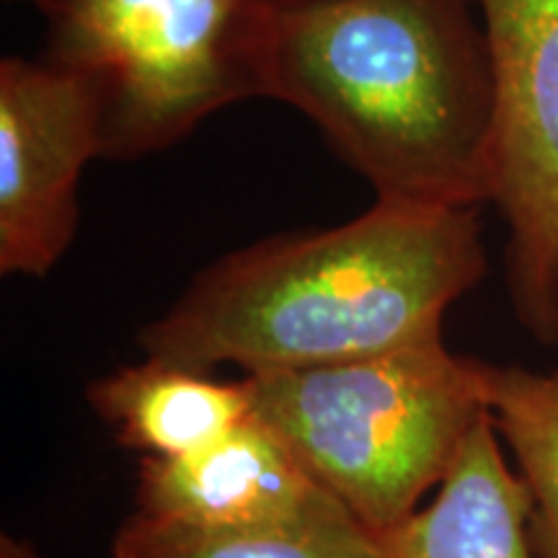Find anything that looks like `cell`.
I'll return each instance as SVG.
<instances>
[{"mask_svg": "<svg viewBox=\"0 0 558 558\" xmlns=\"http://www.w3.org/2000/svg\"><path fill=\"white\" fill-rule=\"evenodd\" d=\"M478 209L378 199L344 226L233 251L145 326L140 347L256 375L442 339L452 303L486 275Z\"/></svg>", "mask_w": 558, "mask_h": 558, "instance_id": "1", "label": "cell"}, {"mask_svg": "<svg viewBox=\"0 0 558 558\" xmlns=\"http://www.w3.org/2000/svg\"><path fill=\"white\" fill-rule=\"evenodd\" d=\"M471 0H316L271 19L264 99L298 109L378 199L494 197V78Z\"/></svg>", "mask_w": 558, "mask_h": 558, "instance_id": "2", "label": "cell"}, {"mask_svg": "<svg viewBox=\"0 0 558 558\" xmlns=\"http://www.w3.org/2000/svg\"><path fill=\"white\" fill-rule=\"evenodd\" d=\"M484 369L435 339L243 383L251 414L362 525L390 535L442 484L488 414Z\"/></svg>", "mask_w": 558, "mask_h": 558, "instance_id": "3", "label": "cell"}, {"mask_svg": "<svg viewBox=\"0 0 558 558\" xmlns=\"http://www.w3.org/2000/svg\"><path fill=\"white\" fill-rule=\"evenodd\" d=\"M41 60L78 73L104 120V158L177 145L215 111L264 99L269 0H34Z\"/></svg>", "mask_w": 558, "mask_h": 558, "instance_id": "4", "label": "cell"}, {"mask_svg": "<svg viewBox=\"0 0 558 558\" xmlns=\"http://www.w3.org/2000/svg\"><path fill=\"white\" fill-rule=\"evenodd\" d=\"M494 78V197L507 284L530 333L558 341V0H471Z\"/></svg>", "mask_w": 558, "mask_h": 558, "instance_id": "5", "label": "cell"}, {"mask_svg": "<svg viewBox=\"0 0 558 558\" xmlns=\"http://www.w3.org/2000/svg\"><path fill=\"white\" fill-rule=\"evenodd\" d=\"M104 158L94 88L47 60L0 62V271L45 277L78 230L81 173Z\"/></svg>", "mask_w": 558, "mask_h": 558, "instance_id": "6", "label": "cell"}, {"mask_svg": "<svg viewBox=\"0 0 558 558\" xmlns=\"http://www.w3.org/2000/svg\"><path fill=\"white\" fill-rule=\"evenodd\" d=\"M135 509L207 530L298 527L354 518L254 414L194 456L140 460Z\"/></svg>", "mask_w": 558, "mask_h": 558, "instance_id": "7", "label": "cell"}, {"mask_svg": "<svg viewBox=\"0 0 558 558\" xmlns=\"http://www.w3.org/2000/svg\"><path fill=\"white\" fill-rule=\"evenodd\" d=\"M388 558H538L525 484L505 460L492 411L435 497L388 535Z\"/></svg>", "mask_w": 558, "mask_h": 558, "instance_id": "8", "label": "cell"}, {"mask_svg": "<svg viewBox=\"0 0 558 558\" xmlns=\"http://www.w3.org/2000/svg\"><path fill=\"white\" fill-rule=\"evenodd\" d=\"M88 401L143 458L194 456L251 416L243 380H218L207 369L156 357L104 375L88 388Z\"/></svg>", "mask_w": 558, "mask_h": 558, "instance_id": "9", "label": "cell"}, {"mask_svg": "<svg viewBox=\"0 0 558 558\" xmlns=\"http://www.w3.org/2000/svg\"><path fill=\"white\" fill-rule=\"evenodd\" d=\"M111 558H388V535L357 518L264 530H207L132 512Z\"/></svg>", "mask_w": 558, "mask_h": 558, "instance_id": "10", "label": "cell"}, {"mask_svg": "<svg viewBox=\"0 0 558 558\" xmlns=\"http://www.w3.org/2000/svg\"><path fill=\"white\" fill-rule=\"evenodd\" d=\"M486 401L530 499L535 556L558 558V367L486 365Z\"/></svg>", "mask_w": 558, "mask_h": 558, "instance_id": "11", "label": "cell"}, {"mask_svg": "<svg viewBox=\"0 0 558 558\" xmlns=\"http://www.w3.org/2000/svg\"><path fill=\"white\" fill-rule=\"evenodd\" d=\"M0 558H39L34 554V548L29 543H21L16 538H9L5 535L3 538V546H0Z\"/></svg>", "mask_w": 558, "mask_h": 558, "instance_id": "12", "label": "cell"}, {"mask_svg": "<svg viewBox=\"0 0 558 558\" xmlns=\"http://www.w3.org/2000/svg\"><path fill=\"white\" fill-rule=\"evenodd\" d=\"M271 9H295V5H305V3H316V0H269Z\"/></svg>", "mask_w": 558, "mask_h": 558, "instance_id": "13", "label": "cell"}, {"mask_svg": "<svg viewBox=\"0 0 558 558\" xmlns=\"http://www.w3.org/2000/svg\"><path fill=\"white\" fill-rule=\"evenodd\" d=\"M9 3H21V0H9ZM26 3H34V0H26Z\"/></svg>", "mask_w": 558, "mask_h": 558, "instance_id": "14", "label": "cell"}]
</instances>
